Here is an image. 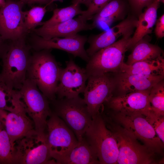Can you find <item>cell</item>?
I'll list each match as a JSON object with an SVG mask.
<instances>
[{"label": "cell", "instance_id": "1", "mask_svg": "<svg viewBox=\"0 0 164 164\" xmlns=\"http://www.w3.org/2000/svg\"><path fill=\"white\" fill-rule=\"evenodd\" d=\"M25 38L11 40L2 56L0 83L10 91L19 90L26 78L31 55Z\"/></svg>", "mask_w": 164, "mask_h": 164}, {"label": "cell", "instance_id": "2", "mask_svg": "<svg viewBox=\"0 0 164 164\" xmlns=\"http://www.w3.org/2000/svg\"><path fill=\"white\" fill-rule=\"evenodd\" d=\"M51 49L36 51L31 56L26 78L33 81L50 101L56 99L62 67L51 53Z\"/></svg>", "mask_w": 164, "mask_h": 164}, {"label": "cell", "instance_id": "3", "mask_svg": "<svg viewBox=\"0 0 164 164\" xmlns=\"http://www.w3.org/2000/svg\"><path fill=\"white\" fill-rule=\"evenodd\" d=\"M133 30L123 36L111 45L99 50L90 57L86 68L88 77L121 71L126 51L131 47Z\"/></svg>", "mask_w": 164, "mask_h": 164}, {"label": "cell", "instance_id": "4", "mask_svg": "<svg viewBox=\"0 0 164 164\" xmlns=\"http://www.w3.org/2000/svg\"><path fill=\"white\" fill-rule=\"evenodd\" d=\"M14 164H56L51 157L47 133L35 129L15 141Z\"/></svg>", "mask_w": 164, "mask_h": 164}, {"label": "cell", "instance_id": "5", "mask_svg": "<svg viewBox=\"0 0 164 164\" xmlns=\"http://www.w3.org/2000/svg\"><path fill=\"white\" fill-rule=\"evenodd\" d=\"M106 127L113 133L117 141L118 154L117 164H155L154 152L138 140L126 129L108 120L104 121Z\"/></svg>", "mask_w": 164, "mask_h": 164}, {"label": "cell", "instance_id": "6", "mask_svg": "<svg viewBox=\"0 0 164 164\" xmlns=\"http://www.w3.org/2000/svg\"><path fill=\"white\" fill-rule=\"evenodd\" d=\"M50 101L53 107L52 112L72 130L78 141L81 140L92 120L83 98L79 96Z\"/></svg>", "mask_w": 164, "mask_h": 164}, {"label": "cell", "instance_id": "7", "mask_svg": "<svg viewBox=\"0 0 164 164\" xmlns=\"http://www.w3.org/2000/svg\"><path fill=\"white\" fill-rule=\"evenodd\" d=\"M17 93L25 111L34 123L35 129L45 131L47 119L52 113L48 99L33 81L27 78Z\"/></svg>", "mask_w": 164, "mask_h": 164}, {"label": "cell", "instance_id": "8", "mask_svg": "<svg viewBox=\"0 0 164 164\" xmlns=\"http://www.w3.org/2000/svg\"><path fill=\"white\" fill-rule=\"evenodd\" d=\"M84 137L95 151L100 164H117V141L112 132L106 127L100 113L92 118Z\"/></svg>", "mask_w": 164, "mask_h": 164}, {"label": "cell", "instance_id": "9", "mask_svg": "<svg viewBox=\"0 0 164 164\" xmlns=\"http://www.w3.org/2000/svg\"><path fill=\"white\" fill-rule=\"evenodd\" d=\"M113 112L111 116L122 127L151 150L161 153L164 143L143 114L140 113Z\"/></svg>", "mask_w": 164, "mask_h": 164}, {"label": "cell", "instance_id": "10", "mask_svg": "<svg viewBox=\"0 0 164 164\" xmlns=\"http://www.w3.org/2000/svg\"><path fill=\"white\" fill-rule=\"evenodd\" d=\"M46 129L50 156L57 164L78 141L72 130L53 112L47 119Z\"/></svg>", "mask_w": 164, "mask_h": 164}, {"label": "cell", "instance_id": "11", "mask_svg": "<svg viewBox=\"0 0 164 164\" xmlns=\"http://www.w3.org/2000/svg\"><path fill=\"white\" fill-rule=\"evenodd\" d=\"M84 92V100L92 118L99 113L104 103L112 96L111 73L88 77Z\"/></svg>", "mask_w": 164, "mask_h": 164}, {"label": "cell", "instance_id": "12", "mask_svg": "<svg viewBox=\"0 0 164 164\" xmlns=\"http://www.w3.org/2000/svg\"><path fill=\"white\" fill-rule=\"evenodd\" d=\"M24 4L15 0H6L0 9V35L4 40H13L25 37L27 33L24 25Z\"/></svg>", "mask_w": 164, "mask_h": 164}, {"label": "cell", "instance_id": "13", "mask_svg": "<svg viewBox=\"0 0 164 164\" xmlns=\"http://www.w3.org/2000/svg\"><path fill=\"white\" fill-rule=\"evenodd\" d=\"M65 68H61L56 95L58 99L71 98L83 93L88 76L85 69L77 65L72 59L66 62Z\"/></svg>", "mask_w": 164, "mask_h": 164}, {"label": "cell", "instance_id": "14", "mask_svg": "<svg viewBox=\"0 0 164 164\" xmlns=\"http://www.w3.org/2000/svg\"><path fill=\"white\" fill-rule=\"evenodd\" d=\"M87 39L86 36L77 34L63 38L56 37L49 39L36 34L32 39V46L36 51L52 49L63 50L87 62L90 58L84 47Z\"/></svg>", "mask_w": 164, "mask_h": 164}, {"label": "cell", "instance_id": "15", "mask_svg": "<svg viewBox=\"0 0 164 164\" xmlns=\"http://www.w3.org/2000/svg\"><path fill=\"white\" fill-rule=\"evenodd\" d=\"M113 83L112 96L122 95L150 89L164 79V75H144L120 72L111 73Z\"/></svg>", "mask_w": 164, "mask_h": 164}, {"label": "cell", "instance_id": "16", "mask_svg": "<svg viewBox=\"0 0 164 164\" xmlns=\"http://www.w3.org/2000/svg\"><path fill=\"white\" fill-rule=\"evenodd\" d=\"M14 107L7 111L2 122L13 149L16 141L35 129L34 123L26 114L19 98L17 90L14 96Z\"/></svg>", "mask_w": 164, "mask_h": 164}, {"label": "cell", "instance_id": "17", "mask_svg": "<svg viewBox=\"0 0 164 164\" xmlns=\"http://www.w3.org/2000/svg\"><path fill=\"white\" fill-rule=\"evenodd\" d=\"M150 89L122 95L111 96L103 105L108 109L115 112L142 114L149 110V94Z\"/></svg>", "mask_w": 164, "mask_h": 164}, {"label": "cell", "instance_id": "18", "mask_svg": "<svg viewBox=\"0 0 164 164\" xmlns=\"http://www.w3.org/2000/svg\"><path fill=\"white\" fill-rule=\"evenodd\" d=\"M94 27L79 17L49 27L42 26L33 31L36 34L46 39L54 37H65L77 34L79 32L92 30Z\"/></svg>", "mask_w": 164, "mask_h": 164}, {"label": "cell", "instance_id": "19", "mask_svg": "<svg viewBox=\"0 0 164 164\" xmlns=\"http://www.w3.org/2000/svg\"><path fill=\"white\" fill-rule=\"evenodd\" d=\"M58 164H100L97 154L86 138L78 141L77 145L61 159Z\"/></svg>", "mask_w": 164, "mask_h": 164}, {"label": "cell", "instance_id": "20", "mask_svg": "<svg viewBox=\"0 0 164 164\" xmlns=\"http://www.w3.org/2000/svg\"><path fill=\"white\" fill-rule=\"evenodd\" d=\"M137 20L128 18L99 34L94 36L93 43L95 47L100 50L114 43L120 36L133 30Z\"/></svg>", "mask_w": 164, "mask_h": 164}, {"label": "cell", "instance_id": "21", "mask_svg": "<svg viewBox=\"0 0 164 164\" xmlns=\"http://www.w3.org/2000/svg\"><path fill=\"white\" fill-rule=\"evenodd\" d=\"M160 2V0H153L139 15L135 27L136 29L130 39L131 47H133L146 35L151 33L156 20L157 11Z\"/></svg>", "mask_w": 164, "mask_h": 164}, {"label": "cell", "instance_id": "22", "mask_svg": "<svg viewBox=\"0 0 164 164\" xmlns=\"http://www.w3.org/2000/svg\"><path fill=\"white\" fill-rule=\"evenodd\" d=\"M121 72L134 74L164 76L163 55L154 60L138 62L131 65L125 63Z\"/></svg>", "mask_w": 164, "mask_h": 164}, {"label": "cell", "instance_id": "23", "mask_svg": "<svg viewBox=\"0 0 164 164\" xmlns=\"http://www.w3.org/2000/svg\"><path fill=\"white\" fill-rule=\"evenodd\" d=\"M133 47L126 63L128 65L138 62L154 60L163 55L162 50L160 47L150 43L143 38Z\"/></svg>", "mask_w": 164, "mask_h": 164}, {"label": "cell", "instance_id": "24", "mask_svg": "<svg viewBox=\"0 0 164 164\" xmlns=\"http://www.w3.org/2000/svg\"><path fill=\"white\" fill-rule=\"evenodd\" d=\"M83 11L81 9L80 4H73L65 8L55 9L52 17L48 20L42 22V26L49 27L65 22L72 19L76 15L82 14Z\"/></svg>", "mask_w": 164, "mask_h": 164}, {"label": "cell", "instance_id": "25", "mask_svg": "<svg viewBox=\"0 0 164 164\" xmlns=\"http://www.w3.org/2000/svg\"><path fill=\"white\" fill-rule=\"evenodd\" d=\"M149 100V110L159 115L164 116V79L151 88Z\"/></svg>", "mask_w": 164, "mask_h": 164}, {"label": "cell", "instance_id": "26", "mask_svg": "<svg viewBox=\"0 0 164 164\" xmlns=\"http://www.w3.org/2000/svg\"><path fill=\"white\" fill-rule=\"evenodd\" d=\"M46 6H35L23 11L24 25L27 33L33 31L38 26L42 25L41 21L47 11Z\"/></svg>", "mask_w": 164, "mask_h": 164}, {"label": "cell", "instance_id": "27", "mask_svg": "<svg viewBox=\"0 0 164 164\" xmlns=\"http://www.w3.org/2000/svg\"><path fill=\"white\" fill-rule=\"evenodd\" d=\"M0 164H14L13 149L5 127L0 129Z\"/></svg>", "mask_w": 164, "mask_h": 164}, {"label": "cell", "instance_id": "28", "mask_svg": "<svg viewBox=\"0 0 164 164\" xmlns=\"http://www.w3.org/2000/svg\"><path fill=\"white\" fill-rule=\"evenodd\" d=\"M153 127L159 138L164 143V116L157 115L149 110L142 113Z\"/></svg>", "mask_w": 164, "mask_h": 164}, {"label": "cell", "instance_id": "29", "mask_svg": "<svg viewBox=\"0 0 164 164\" xmlns=\"http://www.w3.org/2000/svg\"><path fill=\"white\" fill-rule=\"evenodd\" d=\"M123 9L122 5L119 1L112 0L94 15L92 19L105 17L122 13Z\"/></svg>", "mask_w": 164, "mask_h": 164}, {"label": "cell", "instance_id": "30", "mask_svg": "<svg viewBox=\"0 0 164 164\" xmlns=\"http://www.w3.org/2000/svg\"><path fill=\"white\" fill-rule=\"evenodd\" d=\"M15 90L10 91L0 83V109L9 112L14 107L13 95Z\"/></svg>", "mask_w": 164, "mask_h": 164}, {"label": "cell", "instance_id": "31", "mask_svg": "<svg viewBox=\"0 0 164 164\" xmlns=\"http://www.w3.org/2000/svg\"><path fill=\"white\" fill-rule=\"evenodd\" d=\"M111 0H93L87 9L84 11L79 16L85 22L92 19L94 15L98 12Z\"/></svg>", "mask_w": 164, "mask_h": 164}, {"label": "cell", "instance_id": "32", "mask_svg": "<svg viewBox=\"0 0 164 164\" xmlns=\"http://www.w3.org/2000/svg\"><path fill=\"white\" fill-rule=\"evenodd\" d=\"M122 13L104 18L93 19L92 24L94 27H97L102 29H106L121 15Z\"/></svg>", "mask_w": 164, "mask_h": 164}, {"label": "cell", "instance_id": "33", "mask_svg": "<svg viewBox=\"0 0 164 164\" xmlns=\"http://www.w3.org/2000/svg\"><path fill=\"white\" fill-rule=\"evenodd\" d=\"M155 32L158 38H162L164 36V15L163 14L156 20Z\"/></svg>", "mask_w": 164, "mask_h": 164}, {"label": "cell", "instance_id": "34", "mask_svg": "<svg viewBox=\"0 0 164 164\" xmlns=\"http://www.w3.org/2000/svg\"><path fill=\"white\" fill-rule=\"evenodd\" d=\"M134 8L138 11L147 6L153 0H130Z\"/></svg>", "mask_w": 164, "mask_h": 164}, {"label": "cell", "instance_id": "35", "mask_svg": "<svg viewBox=\"0 0 164 164\" xmlns=\"http://www.w3.org/2000/svg\"><path fill=\"white\" fill-rule=\"evenodd\" d=\"M24 4L29 5L38 3L46 4V6L50 5L52 0H19Z\"/></svg>", "mask_w": 164, "mask_h": 164}, {"label": "cell", "instance_id": "36", "mask_svg": "<svg viewBox=\"0 0 164 164\" xmlns=\"http://www.w3.org/2000/svg\"><path fill=\"white\" fill-rule=\"evenodd\" d=\"M4 40L0 35V56H2L8 46L5 44Z\"/></svg>", "mask_w": 164, "mask_h": 164}, {"label": "cell", "instance_id": "37", "mask_svg": "<svg viewBox=\"0 0 164 164\" xmlns=\"http://www.w3.org/2000/svg\"><path fill=\"white\" fill-rule=\"evenodd\" d=\"M93 0H73V4H84L87 7H88Z\"/></svg>", "mask_w": 164, "mask_h": 164}, {"label": "cell", "instance_id": "38", "mask_svg": "<svg viewBox=\"0 0 164 164\" xmlns=\"http://www.w3.org/2000/svg\"><path fill=\"white\" fill-rule=\"evenodd\" d=\"M6 3V0H0V8L4 6Z\"/></svg>", "mask_w": 164, "mask_h": 164}, {"label": "cell", "instance_id": "39", "mask_svg": "<svg viewBox=\"0 0 164 164\" xmlns=\"http://www.w3.org/2000/svg\"><path fill=\"white\" fill-rule=\"evenodd\" d=\"M63 1V0H52L51 2H50V4H52V3H53V2H55V1H59L60 2H61Z\"/></svg>", "mask_w": 164, "mask_h": 164}]
</instances>
